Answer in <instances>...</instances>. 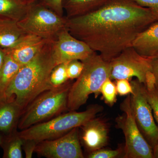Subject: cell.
<instances>
[{
    "label": "cell",
    "mask_w": 158,
    "mask_h": 158,
    "mask_svg": "<svg viewBox=\"0 0 158 158\" xmlns=\"http://www.w3.org/2000/svg\"><path fill=\"white\" fill-rule=\"evenodd\" d=\"M156 21L149 9L134 0H107L90 13L66 18L65 27L110 62L132 46L138 34Z\"/></svg>",
    "instance_id": "obj_1"
},
{
    "label": "cell",
    "mask_w": 158,
    "mask_h": 158,
    "mask_svg": "<svg viewBox=\"0 0 158 158\" xmlns=\"http://www.w3.org/2000/svg\"><path fill=\"white\" fill-rule=\"evenodd\" d=\"M52 40H48L31 61L21 66L3 96L14 97L23 111L40 94L55 88L50 79L52 70L56 66Z\"/></svg>",
    "instance_id": "obj_2"
},
{
    "label": "cell",
    "mask_w": 158,
    "mask_h": 158,
    "mask_svg": "<svg viewBox=\"0 0 158 158\" xmlns=\"http://www.w3.org/2000/svg\"><path fill=\"white\" fill-rule=\"evenodd\" d=\"M84 68L69 90L67 102L69 111H76L87 102L90 94L97 97L102 84L110 78L111 65L100 55L94 52L82 61Z\"/></svg>",
    "instance_id": "obj_3"
},
{
    "label": "cell",
    "mask_w": 158,
    "mask_h": 158,
    "mask_svg": "<svg viewBox=\"0 0 158 158\" xmlns=\"http://www.w3.org/2000/svg\"><path fill=\"white\" fill-rule=\"evenodd\" d=\"M69 80L63 85L43 92L23 111L18 128L23 130L59 116L66 110L69 90L73 83Z\"/></svg>",
    "instance_id": "obj_4"
},
{
    "label": "cell",
    "mask_w": 158,
    "mask_h": 158,
    "mask_svg": "<svg viewBox=\"0 0 158 158\" xmlns=\"http://www.w3.org/2000/svg\"><path fill=\"white\" fill-rule=\"evenodd\" d=\"M102 107L98 105L90 106L85 111H70L32 126L19 132L23 139H31L39 142L52 140L67 134L76 127H80L101 112Z\"/></svg>",
    "instance_id": "obj_5"
},
{
    "label": "cell",
    "mask_w": 158,
    "mask_h": 158,
    "mask_svg": "<svg viewBox=\"0 0 158 158\" xmlns=\"http://www.w3.org/2000/svg\"><path fill=\"white\" fill-rule=\"evenodd\" d=\"M66 18L39 2L31 4L25 16L18 22L27 34L36 35L48 40H54L65 28Z\"/></svg>",
    "instance_id": "obj_6"
},
{
    "label": "cell",
    "mask_w": 158,
    "mask_h": 158,
    "mask_svg": "<svg viewBox=\"0 0 158 158\" xmlns=\"http://www.w3.org/2000/svg\"><path fill=\"white\" fill-rule=\"evenodd\" d=\"M123 113L116 118V127L122 131L125 139V158H153V151L138 128L131 106V95L121 104Z\"/></svg>",
    "instance_id": "obj_7"
},
{
    "label": "cell",
    "mask_w": 158,
    "mask_h": 158,
    "mask_svg": "<svg viewBox=\"0 0 158 158\" xmlns=\"http://www.w3.org/2000/svg\"><path fill=\"white\" fill-rule=\"evenodd\" d=\"M152 58L143 56L138 53L133 46L125 49L111 60V80H131L136 77L140 83L144 85L145 75L152 70Z\"/></svg>",
    "instance_id": "obj_8"
},
{
    "label": "cell",
    "mask_w": 158,
    "mask_h": 158,
    "mask_svg": "<svg viewBox=\"0 0 158 158\" xmlns=\"http://www.w3.org/2000/svg\"><path fill=\"white\" fill-rule=\"evenodd\" d=\"M133 92L131 94V106L137 125L151 147L158 139V126L152 110L142 90V85L138 80L131 82Z\"/></svg>",
    "instance_id": "obj_9"
},
{
    "label": "cell",
    "mask_w": 158,
    "mask_h": 158,
    "mask_svg": "<svg viewBox=\"0 0 158 158\" xmlns=\"http://www.w3.org/2000/svg\"><path fill=\"white\" fill-rule=\"evenodd\" d=\"M79 128L52 140L40 141L35 148L37 155L47 158H84Z\"/></svg>",
    "instance_id": "obj_10"
},
{
    "label": "cell",
    "mask_w": 158,
    "mask_h": 158,
    "mask_svg": "<svg viewBox=\"0 0 158 158\" xmlns=\"http://www.w3.org/2000/svg\"><path fill=\"white\" fill-rule=\"evenodd\" d=\"M52 43L53 56L56 65L73 60L83 61L95 52L87 44L73 36L66 27Z\"/></svg>",
    "instance_id": "obj_11"
},
{
    "label": "cell",
    "mask_w": 158,
    "mask_h": 158,
    "mask_svg": "<svg viewBox=\"0 0 158 158\" xmlns=\"http://www.w3.org/2000/svg\"><path fill=\"white\" fill-rule=\"evenodd\" d=\"M80 128V141L87 151L92 152L103 148L109 139V129L105 121L94 117Z\"/></svg>",
    "instance_id": "obj_12"
},
{
    "label": "cell",
    "mask_w": 158,
    "mask_h": 158,
    "mask_svg": "<svg viewBox=\"0 0 158 158\" xmlns=\"http://www.w3.org/2000/svg\"><path fill=\"white\" fill-rule=\"evenodd\" d=\"M48 40L36 35L27 34L14 47L5 50L22 66L34 59Z\"/></svg>",
    "instance_id": "obj_13"
},
{
    "label": "cell",
    "mask_w": 158,
    "mask_h": 158,
    "mask_svg": "<svg viewBox=\"0 0 158 158\" xmlns=\"http://www.w3.org/2000/svg\"><path fill=\"white\" fill-rule=\"evenodd\" d=\"M23 111L14 97H0V132L6 135L18 128Z\"/></svg>",
    "instance_id": "obj_14"
},
{
    "label": "cell",
    "mask_w": 158,
    "mask_h": 158,
    "mask_svg": "<svg viewBox=\"0 0 158 158\" xmlns=\"http://www.w3.org/2000/svg\"><path fill=\"white\" fill-rule=\"evenodd\" d=\"M133 47L141 56L152 58L158 54V21L139 34Z\"/></svg>",
    "instance_id": "obj_15"
},
{
    "label": "cell",
    "mask_w": 158,
    "mask_h": 158,
    "mask_svg": "<svg viewBox=\"0 0 158 158\" xmlns=\"http://www.w3.org/2000/svg\"><path fill=\"white\" fill-rule=\"evenodd\" d=\"M27 34L16 21L0 19V46L3 48L14 47Z\"/></svg>",
    "instance_id": "obj_16"
},
{
    "label": "cell",
    "mask_w": 158,
    "mask_h": 158,
    "mask_svg": "<svg viewBox=\"0 0 158 158\" xmlns=\"http://www.w3.org/2000/svg\"><path fill=\"white\" fill-rule=\"evenodd\" d=\"M107 0H62L65 17L72 18L81 16L98 9Z\"/></svg>",
    "instance_id": "obj_17"
},
{
    "label": "cell",
    "mask_w": 158,
    "mask_h": 158,
    "mask_svg": "<svg viewBox=\"0 0 158 158\" xmlns=\"http://www.w3.org/2000/svg\"><path fill=\"white\" fill-rule=\"evenodd\" d=\"M31 5L18 0H0V18L19 21L25 16Z\"/></svg>",
    "instance_id": "obj_18"
},
{
    "label": "cell",
    "mask_w": 158,
    "mask_h": 158,
    "mask_svg": "<svg viewBox=\"0 0 158 158\" xmlns=\"http://www.w3.org/2000/svg\"><path fill=\"white\" fill-rule=\"evenodd\" d=\"M17 129L2 136V144L0 146L3 150V158H23V140Z\"/></svg>",
    "instance_id": "obj_19"
},
{
    "label": "cell",
    "mask_w": 158,
    "mask_h": 158,
    "mask_svg": "<svg viewBox=\"0 0 158 158\" xmlns=\"http://www.w3.org/2000/svg\"><path fill=\"white\" fill-rule=\"evenodd\" d=\"M21 66L6 52L4 63L0 69V97L4 96L6 89L16 75Z\"/></svg>",
    "instance_id": "obj_20"
},
{
    "label": "cell",
    "mask_w": 158,
    "mask_h": 158,
    "mask_svg": "<svg viewBox=\"0 0 158 158\" xmlns=\"http://www.w3.org/2000/svg\"><path fill=\"white\" fill-rule=\"evenodd\" d=\"M103 99L105 102L110 106H112L117 101V90L116 84L110 78L107 79L102 85L100 89Z\"/></svg>",
    "instance_id": "obj_21"
},
{
    "label": "cell",
    "mask_w": 158,
    "mask_h": 158,
    "mask_svg": "<svg viewBox=\"0 0 158 158\" xmlns=\"http://www.w3.org/2000/svg\"><path fill=\"white\" fill-rule=\"evenodd\" d=\"M67 63L59 64L52 70L50 79L51 84L54 87L61 86L69 80L66 71Z\"/></svg>",
    "instance_id": "obj_22"
},
{
    "label": "cell",
    "mask_w": 158,
    "mask_h": 158,
    "mask_svg": "<svg viewBox=\"0 0 158 158\" xmlns=\"http://www.w3.org/2000/svg\"><path fill=\"white\" fill-rule=\"evenodd\" d=\"M142 88L143 94L151 107L153 115L158 126V88L156 87L152 90H148L143 84Z\"/></svg>",
    "instance_id": "obj_23"
},
{
    "label": "cell",
    "mask_w": 158,
    "mask_h": 158,
    "mask_svg": "<svg viewBox=\"0 0 158 158\" xmlns=\"http://www.w3.org/2000/svg\"><path fill=\"white\" fill-rule=\"evenodd\" d=\"M84 68L82 61L75 60L68 62L66 67L67 76L69 80H73L79 77Z\"/></svg>",
    "instance_id": "obj_24"
},
{
    "label": "cell",
    "mask_w": 158,
    "mask_h": 158,
    "mask_svg": "<svg viewBox=\"0 0 158 158\" xmlns=\"http://www.w3.org/2000/svg\"><path fill=\"white\" fill-rule=\"evenodd\" d=\"M122 151L120 149L111 150L103 148L90 152L87 157L88 158H115L119 156Z\"/></svg>",
    "instance_id": "obj_25"
},
{
    "label": "cell",
    "mask_w": 158,
    "mask_h": 158,
    "mask_svg": "<svg viewBox=\"0 0 158 158\" xmlns=\"http://www.w3.org/2000/svg\"><path fill=\"white\" fill-rule=\"evenodd\" d=\"M116 81L117 94L120 96H126L133 93L132 86L130 81L127 79H119Z\"/></svg>",
    "instance_id": "obj_26"
},
{
    "label": "cell",
    "mask_w": 158,
    "mask_h": 158,
    "mask_svg": "<svg viewBox=\"0 0 158 158\" xmlns=\"http://www.w3.org/2000/svg\"><path fill=\"white\" fill-rule=\"evenodd\" d=\"M39 2L40 4L55 11L60 16H64L62 0H39Z\"/></svg>",
    "instance_id": "obj_27"
},
{
    "label": "cell",
    "mask_w": 158,
    "mask_h": 158,
    "mask_svg": "<svg viewBox=\"0 0 158 158\" xmlns=\"http://www.w3.org/2000/svg\"><path fill=\"white\" fill-rule=\"evenodd\" d=\"M134 1L140 6L149 9L156 21H158V0H134Z\"/></svg>",
    "instance_id": "obj_28"
},
{
    "label": "cell",
    "mask_w": 158,
    "mask_h": 158,
    "mask_svg": "<svg viewBox=\"0 0 158 158\" xmlns=\"http://www.w3.org/2000/svg\"><path fill=\"white\" fill-rule=\"evenodd\" d=\"M22 148L25 153L26 158L32 157L35 148L39 142L31 139H23Z\"/></svg>",
    "instance_id": "obj_29"
},
{
    "label": "cell",
    "mask_w": 158,
    "mask_h": 158,
    "mask_svg": "<svg viewBox=\"0 0 158 158\" xmlns=\"http://www.w3.org/2000/svg\"><path fill=\"white\" fill-rule=\"evenodd\" d=\"M144 85L148 90H152L156 87L155 76L152 70L148 71L146 73Z\"/></svg>",
    "instance_id": "obj_30"
},
{
    "label": "cell",
    "mask_w": 158,
    "mask_h": 158,
    "mask_svg": "<svg viewBox=\"0 0 158 158\" xmlns=\"http://www.w3.org/2000/svg\"><path fill=\"white\" fill-rule=\"evenodd\" d=\"M152 68L154 74L156 82V87L158 88V54L155 56L152 57Z\"/></svg>",
    "instance_id": "obj_31"
},
{
    "label": "cell",
    "mask_w": 158,
    "mask_h": 158,
    "mask_svg": "<svg viewBox=\"0 0 158 158\" xmlns=\"http://www.w3.org/2000/svg\"><path fill=\"white\" fill-rule=\"evenodd\" d=\"M5 56H6V52L5 49L0 46V69L2 67L4 60H5Z\"/></svg>",
    "instance_id": "obj_32"
},
{
    "label": "cell",
    "mask_w": 158,
    "mask_h": 158,
    "mask_svg": "<svg viewBox=\"0 0 158 158\" xmlns=\"http://www.w3.org/2000/svg\"><path fill=\"white\" fill-rule=\"evenodd\" d=\"M153 158H158V139L152 147Z\"/></svg>",
    "instance_id": "obj_33"
},
{
    "label": "cell",
    "mask_w": 158,
    "mask_h": 158,
    "mask_svg": "<svg viewBox=\"0 0 158 158\" xmlns=\"http://www.w3.org/2000/svg\"><path fill=\"white\" fill-rule=\"evenodd\" d=\"M22 2L25 3V4H28V5H31L33 4L39 0H18Z\"/></svg>",
    "instance_id": "obj_34"
},
{
    "label": "cell",
    "mask_w": 158,
    "mask_h": 158,
    "mask_svg": "<svg viewBox=\"0 0 158 158\" xmlns=\"http://www.w3.org/2000/svg\"><path fill=\"white\" fill-rule=\"evenodd\" d=\"M2 135H0V145H1V144H2Z\"/></svg>",
    "instance_id": "obj_35"
},
{
    "label": "cell",
    "mask_w": 158,
    "mask_h": 158,
    "mask_svg": "<svg viewBox=\"0 0 158 158\" xmlns=\"http://www.w3.org/2000/svg\"><path fill=\"white\" fill-rule=\"evenodd\" d=\"M0 19H1V18H0Z\"/></svg>",
    "instance_id": "obj_36"
}]
</instances>
